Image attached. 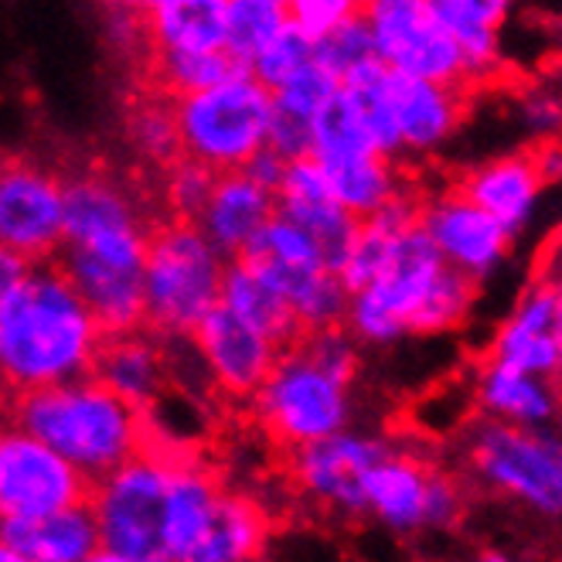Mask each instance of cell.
Instances as JSON below:
<instances>
[{
	"mask_svg": "<svg viewBox=\"0 0 562 562\" xmlns=\"http://www.w3.org/2000/svg\"><path fill=\"white\" fill-rule=\"evenodd\" d=\"M103 341V327L55 259L0 290V372L11 392L89 379Z\"/></svg>",
	"mask_w": 562,
	"mask_h": 562,
	"instance_id": "1",
	"label": "cell"
},
{
	"mask_svg": "<svg viewBox=\"0 0 562 562\" xmlns=\"http://www.w3.org/2000/svg\"><path fill=\"white\" fill-rule=\"evenodd\" d=\"M8 413L14 429H24L27 437L61 453L92 484L147 450L144 413L92 375L52 389L14 392Z\"/></svg>",
	"mask_w": 562,
	"mask_h": 562,
	"instance_id": "2",
	"label": "cell"
},
{
	"mask_svg": "<svg viewBox=\"0 0 562 562\" xmlns=\"http://www.w3.org/2000/svg\"><path fill=\"white\" fill-rule=\"evenodd\" d=\"M228 259L194 222H157L144 262L147 330L160 341L191 338L218 304Z\"/></svg>",
	"mask_w": 562,
	"mask_h": 562,
	"instance_id": "3",
	"label": "cell"
},
{
	"mask_svg": "<svg viewBox=\"0 0 562 562\" xmlns=\"http://www.w3.org/2000/svg\"><path fill=\"white\" fill-rule=\"evenodd\" d=\"M468 474L539 518H562V440L559 429H528L498 419H474L460 429Z\"/></svg>",
	"mask_w": 562,
	"mask_h": 562,
	"instance_id": "4",
	"label": "cell"
},
{
	"mask_svg": "<svg viewBox=\"0 0 562 562\" xmlns=\"http://www.w3.org/2000/svg\"><path fill=\"white\" fill-rule=\"evenodd\" d=\"M184 157L205 164L218 175L246 171V164L267 150L273 92L256 82L252 72H239L218 89L171 99Z\"/></svg>",
	"mask_w": 562,
	"mask_h": 562,
	"instance_id": "5",
	"label": "cell"
},
{
	"mask_svg": "<svg viewBox=\"0 0 562 562\" xmlns=\"http://www.w3.org/2000/svg\"><path fill=\"white\" fill-rule=\"evenodd\" d=\"M252 413L262 429L290 453L351 429L355 400L351 389L330 379L301 351L280 355L273 375L252 395Z\"/></svg>",
	"mask_w": 562,
	"mask_h": 562,
	"instance_id": "6",
	"label": "cell"
},
{
	"mask_svg": "<svg viewBox=\"0 0 562 562\" xmlns=\"http://www.w3.org/2000/svg\"><path fill=\"white\" fill-rule=\"evenodd\" d=\"M175 460L171 453L144 450L92 487L89 505L106 552L126 562H171L164 546V512Z\"/></svg>",
	"mask_w": 562,
	"mask_h": 562,
	"instance_id": "7",
	"label": "cell"
},
{
	"mask_svg": "<svg viewBox=\"0 0 562 562\" xmlns=\"http://www.w3.org/2000/svg\"><path fill=\"white\" fill-rule=\"evenodd\" d=\"M154 225L140 198L123 181L82 171L65 178V243L61 249L120 270H144ZM58 249V252H61Z\"/></svg>",
	"mask_w": 562,
	"mask_h": 562,
	"instance_id": "8",
	"label": "cell"
},
{
	"mask_svg": "<svg viewBox=\"0 0 562 562\" xmlns=\"http://www.w3.org/2000/svg\"><path fill=\"white\" fill-rule=\"evenodd\" d=\"M443 270L447 262L437 252L434 239L423 233V225H416L395 246L385 273L366 293L351 296L345 321L351 338L366 348H389L403 341Z\"/></svg>",
	"mask_w": 562,
	"mask_h": 562,
	"instance_id": "9",
	"label": "cell"
},
{
	"mask_svg": "<svg viewBox=\"0 0 562 562\" xmlns=\"http://www.w3.org/2000/svg\"><path fill=\"white\" fill-rule=\"evenodd\" d=\"M366 18L385 69L437 86H468L464 52L434 18L429 0H372L366 4Z\"/></svg>",
	"mask_w": 562,
	"mask_h": 562,
	"instance_id": "10",
	"label": "cell"
},
{
	"mask_svg": "<svg viewBox=\"0 0 562 562\" xmlns=\"http://www.w3.org/2000/svg\"><path fill=\"white\" fill-rule=\"evenodd\" d=\"M92 481L61 453L8 426L0 437V518H48L89 505Z\"/></svg>",
	"mask_w": 562,
	"mask_h": 562,
	"instance_id": "11",
	"label": "cell"
},
{
	"mask_svg": "<svg viewBox=\"0 0 562 562\" xmlns=\"http://www.w3.org/2000/svg\"><path fill=\"white\" fill-rule=\"evenodd\" d=\"M392 447L379 434L345 429L290 453V477L307 502L345 518L366 515V477L389 460Z\"/></svg>",
	"mask_w": 562,
	"mask_h": 562,
	"instance_id": "12",
	"label": "cell"
},
{
	"mask_svg": "<svg viewBox=\"0 0 562 562\" xmlns=\"http://www.w3.org/2000/svg\"><path fill=\"white\" fill-rule=\"evenodd\" d=\"M65 243V178L24 157L0 175V246L31 262H48Z\"/></svg>",
	"mask_w": 562,
	"mask_h": 562,
	"instance_id": "13",
	"label": "cell"
},
{
	"mask_svg": "<svg viewBox=\"0 0 562 562\" xmlns=\"http://www.w3.org/2000/svg\"><path fill=\"white\" fill-rule=\"evenodd\" d=\"M423 233L434 239L437 252L450 270L471 277L474 283L491 280L505 267L512 252V236L494 222L484 209H477L468 194L457 188L423 198Z\"/></svg>",
	"mask_w": 562,
	"mask_h": 562,
	"instance_id": "14",
	"label": "cell"
},
{
	"mask_svg": "<svg viewBox=\"0 0 562 562\" xmlns=\"http://www.w3.org/2000/svg\"><path fill=\"white\" fill-rule=\"evenodd\" d=\"M191 341L209 366L215 389L233 395V400H249V403H252V395L267 385V379L273 375L277 361L283 355L267 335H259L256 327L239 321L222 304L198 324Z\"/></svg>",
	"mask_w": 562,
	"mask_h": 562,
	"instance_id": "15",
	"label": "cell"
},
{
	"mask_svg": "<svg viewBox=\"0 0 562 562\" xmlns=\"http://www.w3.org/2000/svg\"><path fill=\"white\" fill-rule=\"evenodd\" d=\"M484 358L528 375L562 382V330L552 280H539L521 293L512 314L494 327Z\"/></svg>",
	"mask_w": 562,
	"mask_h": 562,
	"instance_id": "16",
	"label": "cell"
},
{
	"mask_svg": "<svg viewBox=\"0 0 562 562\" xmlns=\"http://www.w3.org/2000/svg\"><path fill=\"white\" fill-rule=\"evenodd\" d=\"M542 188L546 184L528 150L481 160L457 181V191L468 194L477 209H484L512 239H518L532 225L542 202Z\"/></svg>",
	"mask_w": 562,
	"mask_h": 562,
	"instance_id": "17",
	"label": "cell"
},
{
	"mask_svg": "<svg viewBox=\"0 0 562 562\" xmlns=\"http://www.w3.org/2000/svg\"><path fill=\"white\" fill-rule=\"evenodd\" d=\"M385 99L406 154H437L464 116V89L385 72Z\"/></svg>",
	"mask_w": 562,
	"mask_h": 562,
	"instance_id": "18",
	"label": "cell"
},
{
	"mask_svg": "<svg viewBox=\"0 0 562 562\" xmlns=\"http://www.w3.org/2000/svg\"><path fill=\"white\" fill-rule=\"evenodd\" d=\"M437 474L440 471L423 464L419 457L395 450L366 477V515L395 536L429 532Z\"/></svg>",
	"mask_w": 562,
	"mask_h": 562,
	"instance_id": "19",
	"label": "cell"
},
{
	"mask_svg": "<svg viewBox=\"0 0 562 562\" xmlns=\"http://www.w3.org/2000/svg\"><path fill=\"white\" fill-rule=\"evenodd\" d=\"M474 406L484 419L528 429H559L562 419V385L552 379L528 375L498 361H481L474 375Z\"/></svg>",
	"mask_w": 562,
	"mask_h": 562,
	"instance_id": "20",
	"label": "cell"
},
{
	"mask_svg": "<svg viewBox=\"0 0 562 562\" xmlns=\"http://www.w3.org/2000/svg\"><path fill=\"white\" fill-rule=\"evenodd\" d=\"M273 218H277V194L249 181L243 171H236L218 178L209 209L194 225L202 228L205 239L228 262H236Z\"/></svg>",
	"mask_w": 562,
	"mask_h": 562,
	"instance_id": "21",
	"label": "cell"
},
{
	"mask_svg": "<svg viewBox=\"0 0 562 562\" xmlns=\"http://www.w3.org/2000/svg\"><path fill=\"white\" fill-rule=\"evenodd\" d=\"M92 379L103 382L123 403L147 413L164 395V385L171 379L164 341L150 335V330L106 338L95 355Z\"/></svg>",
	"mask_w": 562,
	"mask_h": 562,
	"instance_id": "22",
	"label": "cell"
},
{
	"mask_svg": "<svg viewBox=\"0 0 562 562\" xmlns=\"http://www.w3.org/2000/svg\"><path fill=\"white\" fill-rule=\"evenodd\" d=\"M0 549L42 562H86L103 549L92 505H79L48 518H0Z\"/></svg>",
	"mask_w": 562,
	"mask_h": 562,
	"instance_id": "23",
	"label": "cell"
},
{
	"mask_svg": "<svg viewBox=\"0 0 562 562\" xmlns=\"http://www.w3.org/2000/svg\"><path fill=\"white\" fill-rule=\"evenodd\" d=\"M222 307L233 311L249 327H256L259 335H267L280 351H290L307 338L301 317L293 314L280 286L270 277H262L246 259L228 262L225 286H222Z\"/></svg>",
	"mask_w": 562,
	"mask_h": 562,
	"instance_id": "24",
	"label": "cell"
},
{
	"mask_svg": "<svg viewBox=\"0 0 562 562\" xmlns=\"http://www.w3.org/2000/svg\"><path fill=\"white\" fill-rule=\"evenodd\" d=\"M144 8L150 52H225L228 0H150Z\"/></svg>",
	"mask_w": 562,
	"mask_h": 562,
	"instance_id": "25",
	"label": "cell"
},
{
	"mask_svg": "<svg viewBox=\"0 0 562 562\" xmlns=\"http://www.w3.org/2000/svg\"><path fill=\"white\" fill-rule=\"evenodd\" d=\"M429 11L464 52L468 86H481L498 72L502 27L512 14L508 0H429Z\"/></svg>",
	"mask_w": 562,
	"mask_h": 562,
	"instance_id": "26",
	"label": "cell"
},
{
	"mask_svg": "<svg viewBox=\"0 0 562 562\" xmlns=\"http://www.w3.org/2000/svg\"><path fill=\"white\" fill-rule=\"evenodd\" d=\"M225 487L218 477L194 464V460H175L171 484H168V512H164V546H168V559L181 562L202 536L218 512Z\"/></svg>",
	"mask_w": 562,
	"mask_h": 562,
	"instance_id": "27",
	"label": "cell"
},
{
	"mask_svg": "<svg viewBox=\"0 0 562 562\" xmlns=\"http://www.w3.org/2000/svg\"><path fill=\"white\" fill-rule=\"evenodd\" d=\"M267 536L270 521L262 505L243 491H225L209 532L181 562H256Z\"/></svg>",
	"mask_w": 562,
	"mask_h": 562,
	"instance_id": "28",
	"label": "cell"
},
{
	"mask_svg": "<svg viewBox=\"0 0 562 562\" xmlns=\"http://www.w3.org/2000/svg\"><path fill=\"white\" fill-rule=\"evenodd\" d=\"M246 262H252L262 277H270L280 286V293L290 301L293 314L301 317L307 335H314V330H327V327H345L351 293L345 290L338 273L293 270V267H283V262H273V259H246Z\"/></svg>",
	"mask_w": 562,
	"mask_h": 562,
	"instance_id": "29",
	"label": "cell"
},
{
	"mask_svg": "<svg viewBox=\"0 0 562 562\" xmlns=\"http://www.w3.org/2000/svg\"><path fill=\"white\" fill-rule=\"evenodd\" d=\"M324 171H327L330 198H335L345 212H351L358 222L372 218L375 212H382L392 202V198L409 191V184L400 178L395 160H389L382 154L330 160V164H324Z\"/></svg>",
	"mask_w": 562,
	"mask_h": 562,
	"instance_id": "30",
	"label": "cell"
},
{
	"mask_svg": "<svg viewBox=\"0 0 562 562\" xmlns=\"http://www.w3.org/2000/svg\"><path fill=\"white\" fill-rule=\"evenodd\" d=\"M239 72H249L246 65H239L228 52H150V76L160 92H168L171 99L198 95L225 86L228 79H236Z\"/></svg>",
	"mask_w": 562,
	"mask_h": 562,
	"instance_id": "31",
	"label": "cell"
},
{
	"mask_svg": "<svg viewBox=\"0 0 562 562\" xmlns=\"http://www.w3.org/2000/svg\"><path fill=\"white\" fill-rule=\"evenodd\" d=\"M375 154H379V144L372 137L366 113H361L355 99L341 89L338 99H330L314 120L311 157H317L321 164H330V160L375 157Z\"/></svg>",
	"mask_w": 562,
	"mask_h": 562,
	"instance_id": "32",
	"label": "cell"
},
{
	"mask_svg": "<svg viewBox=\"0 0 562 562\" xmlns=\"http://www.w3.org/2000/svg\"><path fill=\"white\" fill-rule=\"evenodd\" d=\"M277 215L290 218L293 225H301L304 233H311L317 246L324 249L327 270L341 273L348 249L361 225L351 212H345L335 198H324V202H283V198H277Z\"/></svg>",
	"mask_w": 562,
	"mask_h": 562,
	"instance_id": "33",
	"label": "cell"
},
{
	"mask_svg": "<svg viewBox=\"0 0 562 562\" xmlns=\"http://www.w3.org/2000/svg\"><path fill=\"white\" fill-rule=\"evenodd\" d=\"M286 24H290V0H228L225 52L249 69L252 58L267 48Z\"/></svg>",
	"mask_w": 562,
	"mask_h": 562,
	"instance_id": "34",
	"label": "cell"
},
{
	"mask_svg": "<svg viewBox=\"0 0 562 562\" xmlns=\"http://www.w3.org/2000/svg\"><path fill=\"white\" fill-rule=\"evenodd\" d=\"M126 140L140 157L160 164L164 171L184 157L178 116L168 99H144L126 113Z\"/></svg>",
	"mask_w": 562,
	"mask_h": 562,
	"instance_id": "35",
	"label": "cell"
},
{
	"mask_svg": "<svg viewBox=\"0 0 562 562\" xmlns=\"http://www.w3.org/2000/svg\"><path fill=\"white\" fill-rule=\"evenodd\" d=\"M477 290L481 283H474L471 277L457 273V270H443L437 286L429 290L426 304L419 307V314L413 317L409 324V335H443V330H453L460 327L471 311H474V301H477Z\"/></svg>",
	"mask_w": 562,
	"mask_h": 562,
	"instance_id": "36",
	"label": "cell"
},
{
	"mask_svg": "<svg viewBox=\"0 0 562 562\" xmlns=\"http://www.w3.org/2000/svg\"><path fill=\"white\" fill-rule=\"evenodd\" d=\"M314 61H317V45L290 21L280 31V35L252 58L249 72H252L256 82H262L270 92H280L283 86H290L304 69H311Z\"/></svg>",
	"mask_w": 562,
	"mask_h": 562,
	"instance_id": "37",
	"label": "cell"
},
{
	"mask_svg": "<svg viewBox=\"0 0 562 562\" xmlns=\"http://www.w3.org/2000/svg\"><path fill=\"white\" fill-rule=\"evenodd\" d=\"M243 259H273L293 270H327V259H324V249L317 246V239L283 215H277L267 228H262V233L252 239V246L243 252Z\"/></svg>",
	"mask_w": 562,
	"mask_h": 562,
	"instance_id": "38",
	"label": "cell"
},
{
	"mask_svg": "<svg viewBox=\"0 0 562 562\" xmlns=\"http://www.w3.org/2000/svg\"><path fill=\"white\" fill-rule=\"evenodd\" d=\"M218 171L205 168L191 157H181L178 164H171L164 171V205H168L171 218L178 222H198L202 212L209 209L215 184H218Z\"/></svg>",
	"mask_w": 562,
	"mask_h": 562,
	"instance_id": "39",
	"label": "cell"
},
{
	"mask_svg": "<svg viewBox=\"0 0 562 562\" xmlns=\"http://www.w3.org/2000/svg\"><path fill=\"white\" fill-rule=\"evenodd\" d=\"M372 58H379V55H375V38H372V24L366 18V8H361L358 18L341 24L335 35L317 45V65H324L338 82H345L355 69H361V65Z\"/></svg>",
	"mask_w": 562,
	"mask_h": 562,
	"instance_id": "40",
	"label": "cell"
},
{
	"mask_svg": "<svg viewBox=\"0 0 562 562\" xmlns=\"http://www.w3.org/2000/svg\"><path fill=\"white\" fill-rule=\"evenodd\" d=\"M301 348L317 369H324L330 379H338L341 385L351 389L355 375H358V351L361 345L351 338V330L348 327H327V330H314V335H307Z\"/></svg>",
	"mask_w": 562,
	"mask_h": 562,
	"instance_id": "41",
	"label": "cell"
},
{
	"mask_svg": "<svg viewBox=\"0 0 562 562\" xmlns=\"http://www.w3.org/2000/svg\"><path fill=\"white\" fill-rule=\"evenodd\" d=\"M338 92H341V82L330 76L324 65L314 61L311 69H304L290 86L273 92V103L290 110V113H301L307 120H317V113L330 103V99H338Z\"/></svg>",
	"mask_w": 562,
	"mask_h": 562,
	"instance_id": "42",
	"label": "cell"
},
{
	"mask_svg": "<svg viewBox=\"0 0 562 562\" xmlns=\"http://www.w3.org/2000/svg\"><path fill=\"white\" fill-rule=\"evenodd\" d=\"M366 4H355V0H290V21L304 31V35L321 45L330 38L341 24L361 14Z\"/></svg>",
	"mask_w": 562,
	"mask_h": 562,
	"instance_id": "43",
	"label": "cell"
},
{
	"mask_svg": "<svg viewBox=\"0 0 562 562\" xmlns=\"http://www.w3.org/2000/svg\"><path fill=\"white\" fill-rule=\"evenodd\" d=\"M518 120L528 134L536 137V144L542 140H559L562 134V92L536 86L521 92L518 99Z\"/></svg>",
	"mask_w": 562,
	"mask_h": 562,
	"instance_id": "44",
	"label": "cell"
},
{
	"mask_svg": "<svg viewBox=\"0 0 562 562\" xmlns=\"http://www.w3.org/2000/svg\"><path fill=\"white\" fill-rule=\"evenodd\" d=\"M270 150H277L283 160H301L311 157L314 150V120L301 116V113H290L283 106L273 103V120H270Z\"/></svg>",
	"mask_w": 562,
	"mask_h": 562,
	"instance_id": "45",
	"label": "cell"
},
{
	"mask_svg": "<svg viewBox=\"0 0 562 562\" xmlns=\"http://www.w3.org/2000/svg\"><path fill=\"white\" fill-rule=\"evenodd\" d=\"M277 198H283V202H324V198H330L324 164L317 157L293 160Z\"/></svg>",
	"mask_w": 562,
	"mask_h": 562,
	"instance_id": "46",
	"label": "cell"
},
{
	"mask_svg": "<svg viewBox=\"0 0 562 562\" xmlns=\"http://www.w3.org/2000/svg\"><path fill=\"white\" fill-rule=\"evenodd\" d=\"M103 31H106V42H110L113 48L134 52V48L144 45V42L150 45V38H147V21H144V8H126V4L106 8Z\"/></svg>",
	"mask_w": 562,
	"mask_h": 562,
	"instance_id": "47",
	"label": "cell"
},
{
	"mask_svg": "<svg viewBox=\"0 0 562 562\" xmlns=\"http://www.w3.org/2000/svg\"><path fill=\"white\" fill-rule=\"evenodd\" d=\"M286 171H290V160H283L277 150H259L249 164H246V178L249 181H256L259 188H267V191H273V194H280V188H283V181H286Z\"/></svg>",
	"mask_w": 562,
	"mask_h": 562,
	"instance_id": "48",
	"label": "cell"
},
{
	"mask_svg": "<svg viewBox=\"0 0 562 562\" xmlns=\"http://www.w3.org/2000/svg\"><path fill=\"white\" fill-rule=\"evenodd\" d=\"M528 154H532V164H536L542 184H562V137L559 140H542Z\"/></svg>",
	"mask_w": 562,
	"mask_h": 562,
	"instance_id": "49",
	"label": "cell"
},
{
	"mask_svg": "<svg viewBox=\"0 0 562 562\" xmlns=\"http://www.w3.org/2000/svg\"><path fill=\"white\" fill-rule=\"evenodd\" d=\"M31 267H35V262L31 259H24V256H18V252H0V290L4 286H14V283H21L27 273H31Z\"/></svg>",
	"mask_w": 562,
	"mask_h": 562,
	"instance_id": "50",
	"label": "cell"
},
{
	"mask_svg": "<svg viewBox=\"0 0 562 562\" xmlns=\"http://www.w3.org/2000/svg\"><path fill=\"white\" fill-rule=\"evenodd\" d=\"M474 562H515L508 552H502V549H487V552H481Z\"/></svg>",
	"mask_w": 562,
	"mask_h": 562,
	"instance_id": "51",
	"label": "cell"
},
{
	"mask_svg": "<svg viewBox=\"0 0 562 562\" xmlns=\"http://www.w3.org/2000/svg\"><path fill=\"white\" fill-rule=\"evenodd\" d=\"M0 562H42V559H27V555H18L11 549H0Z\"/></svg>",
	"mask_w": 562,
	"mask_h": 562,
	"instance_id": "52",
	"label": "cell"
},
{
	"mask_svg": "<svg viewBox=\"0 0 562 562\" xmlns=\"http://www.w3.org/2000/svg\"><path fill=\"white\" fill-rule=\"evenodd\" d=\"M86 562H126V559H120V555H113V552H106V549H99L92 559H86Z\"/></svg>",
	"mask_w": 562,
	"mask_h": 562,
	"instance_id": "53",
	"label": "cell"
},
{
	"mask_svg": "<svg viewBox=\"0 0 562 562\" xmlns=\"http://www.w3.org/2000/svg\"><path fill=\"white\" fill-rule=\"evenodd\" d=\"M555 307H559V330H562V283H555Z\"/></svg>",
	"mask_w": 562,
	"mask_h": 562,
	"instance_id": "54",
	"label": "cell"
},
{
	"mask_svg": "<svg viewBox=\"0 0 562 562\" xmlns=\"http://www.w3.org/2000/svg\"><path fill=\"white\" fill-rule=\"evenodd\" d=\"M555 48L562 52V18L555 21Z\"/></svg>",
	"mask_w": 562,
	"mask_h": 562,
	"instance_id": "55",
	"label": "cell"
},
{
	"mask_svg": "<svg viewBox=\"0 0 562 562\" xmlns=\"http://www.w3.org/2000/svg\"><path fill=\"white\" fill-rule=\"evenodd\" d=\"M559 440H562V429H559Z\"/></svg>",
	"mask_w": 562,
	"mask_h": 562,
	"instance_id": "56",
	"label": "cell"
}]
</instances>
